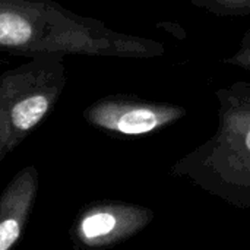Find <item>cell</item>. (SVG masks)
Masks as SVG:
<instances>
[{"label":"cell","mask_w":250,"mask_h":250,"mask_svg":"<svg viewBox=\"0 0 250 250\" xmlns=\"http://www.w3.org/2000/svg\"><path fill=\"white\" fill-rule=\"evenodd\" d=\"M0 51L23 56L157 59L163 42L111 29L54 0H0Z\"/></svg>","instance_id":"obj_1"},{"label":"cell","mask_w":250,"mask_h":250,"mask_svg":"<svg viewBox=\"0 0 250 250\" xmlns=\"http://www.w3.org/2000/svg\"><path fill=\"white\" fill-rule=\"evenodd\" d=\"M217 129L170 168L205 193L250 209V83L237 81L215 92Z\"/></svg>","instance_id":"obj_2"},{"label":"cell","mask_w":250,"mask_h":250,"mask_svg":"<svg viewBox=\"0 0 250 250\" xmlns=\"http://www.w3.org/2000/svg\"><path fill=\"white\" fill-rule=\"evenodd\" d=\"M64 86L62 56L32 57L0 75V160L47 119Z\"/></svg>","instance_id":"obj_3"},{"label":"cell","mask_w":250,"mask_h":250,"mask_svg":"<svg viewBox=\"0 0 250 250\" xmlns=\"http://www.w3.org/2000/svg\"><path fill=\"white\" fill-rule=\"evenodd\" d=\"M186 114L188 110L180 104L110 94L89 104L82 116L91 126L111 135L145 136L174 125Z\"/></svg>","instance_id":"obj_4"},{"label":"cell","mask_w":250,"mask_h":250,"mask_svg":"<svg viewBox=\"0 0 250 250\" xmlns=\"http://www.w3.org/2000/svg\"><path fill=\"white\" fill-rule=\"evenodd\" d=\"M152 220L154 212L149 208L125 202H103L81 214L75 236L86 248H108L133 237Z\"/></svg>","instance_id":"obj_5"},{"label":"cell","mask_w":250,"mask_h":250,"mask_svg":"<svg viewBox=\"0 0 250 250\" xmlns=\"http://www.w3.org/2000/svg\"><path fill=\"white\" fill-rule=\"evenodd\" d=\"M38 192L34 166L19 170L0 195V250H12L22 236Z\"/></svg>","instance_id":"obj_6"},{"label":"cell","mask_w":250,"mask_h":250,"mask_svg":"<svg viewBox=\"0 0 250 250\" xmlns=\"http://www.w3.org/2000/svg\"><path fill=\"white\" fill-rule=\"evenodd\" d=\"M190 3L215 16H248L250 0H190Z\"/></svg>","instance_id":"obj_7"},{"label":"cell","mask_w":250,"mask_h":250,"mask_svg":"<svg viewBox=\"0 0 250 250\" xmlns=\"http://www.w3.org/2000/svg\"><path fill=\"white\" fill-rule=\"evenodd\" d=\"M224 64H230V66H236V67H240L243 70H248L250 72V42L246 44H240L239 50L230 56V57H226L221 60Z\"/></svg>","instance_id":"obj_8"},{"label":"cell","mask_w":250,"mask_h":250,"mask_svg":"<svg viewBox=\"0 0 250 250\" xmlns=\"http://www.w3.org/2000/svg\"><path fill=\"white\" fill-rule=\"evenodd\" d=\"M246 42H250V26H249V29L243 34V38H242L240 44H246Z\"/></svg>","instance_id":"obj_9"}]
</instances>
